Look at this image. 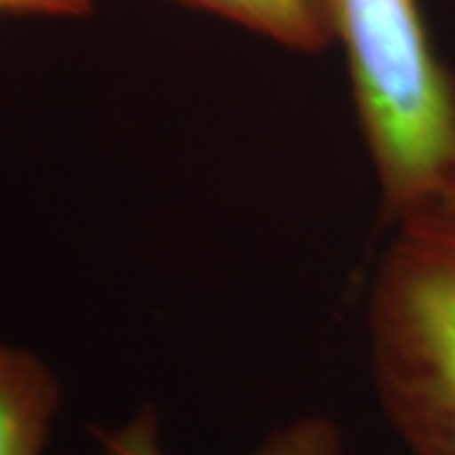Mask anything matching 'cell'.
Returning a JSON list of instances; mask_svg holds the SVG:
<instances>
[{"mask_svg":"<svg viewBox=\"0 0 455 455\" xmlns=\"http://www.w3.org/2000/svg\"><path fill=\"white\" fill-rule=\"evenodd\" d=\"M364 319L374 392L407 455H455V182L390 220Z\"/></svg>","mask_w":455,"mask_h":455,"instance_id":"1","label":"cell"},{"mask_svg":"<svg viewBox=\"0 0 455 455\" xmlns=\"http://www.w3.org/2000/svg\"><path fill=\"white\" fill-rule=\"evenodd\" d=\"M339 41L364 142L392 220L455 182V76L418 0H314Z\"/></svg>","mask_w":455,"mask_h":455,"instance_id":"2","label":"cell"},{"mask_svg":"<svg viewBox=\"0 0 455 455\" xmlns=\"http://www.w3.org/2000/svg\"><path fill=\"white\" fill-rule=\"evenodd\" d=\"M59 407L61 385L49 364L0 344V455H44Z\"/></svg>","mask_w":455,"mask_h":455,"instance_id":"3","label":"cell"},{"mask_svg":"<svg viewBox=\"0 0 455 455\" xmlns=\"http://www.w3.org/2000/svg\"><path fill=\"white\" fill-rule=\"evenodd\" d=\"M97 440V455H164L157 418L149 407L116 430H99ZM253 455H344V440L329 418L309 415L271 433Z\"/></svg>","mask_w":455,"mask_h":455,"instance_id":"4","label":"cell"},{"mask_svg":"<svg viewBox=\"0 0 455 455\" xmlns=\"http://www.w3.org/2000/svg\"><path fill=\"white\" fill-rule=\"evenodd\" d=\"M233 20L293 51H319L331 44L314 0H180Z\"/></svg>","mask_w":455,"mask_h":455,"instance_id":"5","label":"cell"},{"mask_svg":"<svg viewBox=\"0 0 455 455\" xmlns=\"http://www.w3.org/2000/svg\"><path fill=\"white\" fill-rule=\"evenodd\" d=\"M94 0H0V16H86Z\"/></svg>","mask_w":455,"mask_h":455,"instance_id":"6","label":"cell"}]
</instances>
